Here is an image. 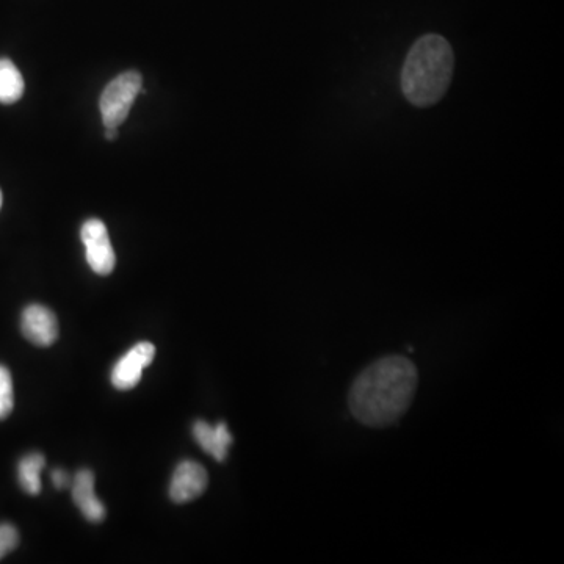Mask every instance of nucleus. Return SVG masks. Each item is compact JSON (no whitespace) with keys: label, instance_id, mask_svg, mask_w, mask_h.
<instances>
[{"label":"nucleus","instance_id":"dca6fc26","mask_svg":"<svg viewBox=\"0 0 564 564\" xmlns=\"http://www.w3.org/2000/svg\"><path fill=\"white\" fill-rule=\"evenodd\" d=\"M2 201H4V196H2V192H0V207H2Z\"/></svg>","mask_w":564,"mask_h":564},{"label":"nucleus","instance_id":"423d86ee","mask_svg":"<svg viewBox=\"0 0 564 564\" xmlns=\"http://www.w3.org/2000/svg\"><path fill=\"white\" fill-rule=\"evenodd\" d=\"M22 334L37 347H51L58 339V322L54 312L43 304H30L22 312Z\"/></svg>","mask_w":564,"mask_h":564},{"label":"nucleus","instance_id":"0eeeda50","mask_svg":"<svg viewBox=\"0 0 564 564\" xmlns=\"http://www.w3.org/2000/svg\"><path fill=\"white\" fill-rule=\"evenodd\" d=\"M209 485L207 470L195 461H182L174 470L170 497L174 503H187L203 496Z\"/></svg>","mask_w":564,"mask_h":564},{"label":"nucleus","instance_id":"9d476101","mask_svg":"<svg viewBox=\"0 0 564 564\" xmlns=\"http://www.w3.org/2000/svg\"><path fill=\"white\" fill-rule=\"evenodd\" d=\"M24 94V79L15 63L0 58V104H15Z\"/></svg>","mask_w":564,"mask_h":564},{"label":"nucleus","instance_id":"20e7f679","mask_svg":"<svg viewBox=\"0 0 564 564\" xmlns=\"http://www.w3.org/2000/svg\"><path fill=\"white\" fill-rule=\"evenodd\" d=\"M80 235L87 250V262L91 270L101 276L110 275L116 265V256L107 226L98 218H90L82 226Z\"/></svg>","mask_w":564,"mask_h":564},{"label":"nucleus","instance_id":"4468645a","mask_svg":"<svg viewBox=\"0 0 564 564\" xmlns=\"http://www.w3.org/2000/svg\"><path fill=\"white\" fill-rule=\"evenodd\" d=\"M51 478L52 483H54V486L57 489L69 488V486H71V481H73L63 469L52 470Z\"/></svg>","mask_w":564,"mask_h":564},{"label":"nucleus","instance_id":"2eb2a0df","mask_svg":"<svg viewBox=\"0 0 564 564\" xmlns=\"http://www.w3.org/2000/svg\"><path fill=\"white\" fill-rule=\"evenodd\" d=\"M105 138H107V140H116V138H118V129H107V127H105Z\"/></svg>","mask_w":564,"mask_h":564},{"label":"nucleus","instance_id":"ddd939ff","mask_svg":"<svg viewBox=\"0 0 564 564\" xmlns=\"http://www.w3.org/2000/svg\"><path fill=\"white\" fill-rule=\"evenodd\" d=\"M19 533L11 524H0V560L18 547Z\"/></svg>","mask_w":564,"mask_h":564},{"label":"nucleus","instance_id":"1a4fd4ad","mask_svg":"<svg viewBox=\"0 0 564 564\" xmlns=\"http://www.w3.org/2000/svg\"><path fill=\"white\" fill-rule=\"evenodd\" d=\"M193 436L204 452L214 456L217 461H225L232 444L231 431L226 427V423L221 422L212 427L204 420H198L193 427Z\"/></svg>","mask_w":564,"mask_h":564},{"label":"nucleus","instance_id":"f257e3e1","mask_svg":"<svg viewBox=\"0 0 564 564\" xmlns=\"http://www.w3.org/2000/svg\"><path fill=\"white\" fill-rule=\"evenodd\" d=\"M416 366L403 356L373 362L356 378L348 394L350 411L367 427L394 425L408 411L417 391Z\"/></svg>","mask_w":564,"mask_h":564},{"label":"nucleus","instance_id":"7ed1b4c3","mask_svg":"<svg viewBox=\"0 0 564 564\" xmlns=\"http://www.w3.org/2000/svg\"><path fill=\"white\" fill-rule=\"evenodd\" d=\"M141 84L143 79L140 73L127 71L115 77L105 87L99 99V109H101L102 123L107 129H118L126 121L135 98L140 94Z\"/></svg>","mask_w":564,"mask_h":564},{"label":"nucleus","instance_id":"9b49d317","mask_svg":"<svg viewBox=\"0 0 564 564\" xmlns=\"http://www.w3.org/2000/svg\"><path fill=\"white\" fill-rule=\"evenodd\" d=\"M46 466V460L41 453H30L19 461V485L29 496H38L41 492V470Z\"/></svg>","mask_w":564,"mask_h":564},{"label":"nucleus","instance_id":"f8f14e48","mask_svg":"<svg viewBox=\"0 0 564 564\" xmlns=\"http://www.w3.org/2000/svg\"><path fill=\"white\" fill-rule=\"evenodd\" d=\"M15 406V394H13V380L10 370L0 366V420L7 419Z\"/></svg>","mask_w":564,"mask_h":564},{"label":"nucleus","instance_id":"6e6552de","mask_svg":"<svg viewBox=\"0 0 564 564\" xmlns=\"http://www.w3.org/2000/svg\"><path fill=\"white\" fill-rule=\"evenodd\" d=\"M71 489H73L74 503H76L80 513L84 514L87 521H104V503L98 499L96 492H94V475L91 470H79L71 481Z\"/></svg>","mask_w":564,"mask_h":564},{"label":"nucleus","instance_id":"39448f33","mask_svg":"<svg viewBox=\"0 0 564 564\" xmlns=\"http://www.w3.org/2000/svg\"><path fill=\"white\" fill-rule=\"evenodd\" d=\"M156 358V347L151 342H140L116 362L112 370V384L120 391H129L141 380L143 370Z\"/></svg>","mask_w":564,"mask_h":564},{"label":"nucleus","instance_id":"f03ea898","mask_svg":"<svg viewBox=\"0 0 564 564\" xmlns=\"http://www.w3.org/2000/svg\"><path fill=\"white\" fill-rule=\"evenodd\" d=\"M455 55L441 35L419 38L408 52L402 69V90L416 107H431L444 98L452 82Z\"/></svg>","mask_w":564,"mask_h":564}]
</instances>
